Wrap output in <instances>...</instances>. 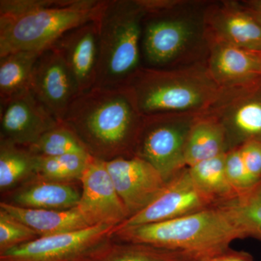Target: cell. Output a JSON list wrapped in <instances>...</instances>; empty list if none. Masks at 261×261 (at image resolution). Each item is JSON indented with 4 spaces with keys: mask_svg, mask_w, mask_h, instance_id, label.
Instances as JSON below:
<instances>
[{
    "mask_svg": "<svg viewBox=\"0 0 261 261\" xmlns=\"http://www.w3.org/2000/svg\"><path fill=\"white\" fill-rule=\"evenodd\" d=\"M145 116L126 86L94 87L80 92L64 118L89 154L102 160L109 156H135ZM110 161V160H109Z\"/></svg>",
    "mask_w": 261,
    "mask_h": 261,
    "instance_id": "obj_1",
    "label": "cell"
},
{
    "mask_svg": "<svg viewBox=\"0 0 261 261\" xmlns=\"http://www.w3.org/2000/svg\"><path fill=\"white\" fill-rule=\"evenodd\" d=\"M105 0H0V57L41 53L97 18Z\"/></svg>",
    "mask_w": 261,
    "mask_h": 261,
    "instance_id": "obj_2",
    "label": "cell"
},
{
    "mask_svg": "<svg viewBox=\"0 0 261 261\" xmlns=\"http://www.w3.org/2000/svg\"><path fill=\"white\" fill-rule=\"evenodd\" d=\"M128 243L183 252L207 258L222 253L238 239L245 238L229 203L153 224L117 228Z\"/></svg>",
    "mask_w": 261,
    "mask_h": 261,
    "instance_id": "obj_3",
    "label": "cell"
},
{
    "mask_svg": "<svg viewBox=\"0 0 261 261\" xmlns=\"http://www.w3.org/2000/svg\"><path fill=\"white\" fill-rule=\"evenodd\" d=\"M141 114L208 113L225 89L213 80L202 63L173 68L142 66L125 84Z\"/></svg>",
    "mask_w": 261,
    "mask_h": 261,
    "instance_id": "obj_4",
    "label": "cell"
},
{
    "mask_svg": "<svg viewBox=\"0 0 261 261\" xmlns=\"http://www.w3.org/2000/svg\"><path fill=\"white\" fill-rule=\"evenodd\" d=\"M145 15L138 0H105L97 18L99 62L94 87L125 85L142 66Z\"/></svg>",
    "mask_w": 261,
    "mask_h": 261,
    "instance_id": "obj_5",
    "label": "cell"
},
{
    "mask_svg": "<svg viewBox=\"0 0 261 261\" xmlns=\"http://www.w3.org/2000/svg\"><path fill=\"white\" fill-rule=\"evenodd\" d=\"M200 115L161 114L145 116L135 155L149 163L170 181L187 168L185 150L194 122Z\"/></svg>",
    "mask_w": 261,
    "mask_h": 261,
    "instance_id": "obj_6",
    "label": "cell"
},
{
    "mask_svg": "<svg viewBox=\"0 0 261 261\" xmlns=\"http://www.w3.org/2000/svg\"><path fill=\"white\" fill-rule=\"evenodd\" d=\"M178 7L146 13L141 41L142 61L147 63L145 67L166 68L176 63L198 38H206L203 17L198 21L190 15H177Z\"/></svg>",
    "mask_w": 261,
    "mask_h": 261,
    "instance_id": "obj_7",
    "label": "cell"
},
{
    "mask_svg": "<svg viewBox=\"0 0 261 261\" xmlns=\"http://www.w3.org/2000/svg\"><path fill=\"white\" fill-rule=\"evenodd\" d=\"M118 226L99 224L79 231L39 237L0 253V261H86Z\"/></svg>",
    "mask_w": 261,
    "mask_h": 261,
    "instance_id": "obj_8",
    "label": "cell"
},
{
    "mask_svg": "<svg viewBox=\"0 0 261 261\" xmlns=\"http://www.w3.org/2000/svg\"><path fill=\"white\" fill-rule=\"evenodd\" d=\"M221 205L195 185L188 167L166 184L164 190L147 207L123 221L118 228L132 227L177 219Z\"/></svg>",
    "mask_w": 261,
    "mask_h": 261,
    "instance_id": "obj_9",
    "label": "cell"
},
{
    "mask_svg": "<svg viewBox=\"0 0 261 261\" xmlns=\"http://www.w3.org/2000/svg\"><path fill=\"white\" fill-rule=\"evenodd\" d=\"M207 113L224 126L228 150L249 141L261 140V82L225 89L219 102Z\"/></svg>",
    "mask_w": 261,
    "mask_h": 261,
    "instance_id": "obj_10",
    "label": "cell"
},
{
    "mask_svg": "<svg viewBox=\"0 0 261 261\" xmlns=\"http://www.w3.org/2000/svg\"><path fill=\"white\" fill-rule=\"evenodd\" d=\"M81 181L82 192L76 207L90 226H118L129 217L108 172L106 161L92 156Z\"/></svg>",
    "mask_w": 261,
    "mask_h": 261,
    "instance_id": "obj_11",
    "label": "cell"
},
{
    "mask_svg": "<svg viewBox=\"0 0 261 261\" xmlns=\"http://www.w3.org/2000/svg\"><path fill=\"white\" fill-rule=\"evenodd\" d=\"M106 165L129 217L153 202L167 184L155 168L138 156L116 158Z\"/></svg>",
    "mask_w": 261,
    "mask_h": 261,
    "instance_id": "obj_12",
    "label": "cell"
},
{
    "mask_svg": "<svg viewBox=\"0 0 261 261\" xmlns=\"http://www.w3.org/2000/svg\"><path fill=\"white\" fill-rule=\"evenodd\" d=\"M31 91L57 121L63 122L78 88L69 69L56 48L50 47L38 58L33 71Z\"/></svg>",
    "mask_w": 261,
    "mask_h": 261,
    "instance_id": "obj_13",
    "label": "cell"
},
{
    "mask_svg": "<svg viewBox=\"0 0 261 261\" xmlns=\"http://www.w3.org/2000/svg\"><path fill=\"white\" fill-rule=\"evenodd\" d=\"M202 17L206 40L261 51V24L242 3H216L206 8Z\"/></svg>",
    "mask_w": 261,
    "mask_h": 261,
    "instance_id": "obj_14",
    "label": "cell"
},
{
    "mask_svg": "<svg viewBox=\"0 0 261 261\" xmlns=\"http://www.w3.org/2000/svg\"><path fill=\"white\" fill-rule=\"evenodd\" d=\"M32 91L0 103L1 140L29 147L59 123Z\"/></svg>",
    "mask_w": 261,
    "mask_h": 261,
    "instance_id": "obj_15",
    "label": "cell"
},
{
    "mask_svg": "<svg viewBox=\"0 0 261 261\" xmlns=\"http://www.w3.org/2000/svg\"><path fill=\"white\" fill-rule=\"evenodd\" d=\"M51 47L63 58L80 93L94 87L99 62L97 18L70 29Z\"/></svg>",
    "mask_w": 261,
    "mask_h": 261,
    "instance_id": "obj_16",
    "label": "cell"
},
{
    "mask_svg": "<svg viewBox=\"0 0 261 261\" xmlns=\"http://www.w3.org/2000/svg\"><path fill=\"white\" fill-rule=\"evenodd\" d=\"M207 68L213 80L224 89L243 88L261 82L259 53L227 43L207 40Z\"/></svg>",
    "mask_w": 261,
    "mask_h": 261,
    "instance_id": "obj_17",
    "label": "cell"
},
{
    "mask_svg": "<svg viewBox=\"0 0 261 261\" xmlns=\"http://www.w3.org/2000/svg\"><path fill=\"white\" fill-rule=\"evenodd\" d=\"M0 209L32 228L39 237L71 232L92 226L76 207L66 211L46 210L3 202L0 203Z\"/></svg>",
    "mask_w": 261,
    "mask_h": 261,
    "instance_id": "obj_18",
    "label": "cell"
},
{
    "mask_svg": "<svg viewBox=\"0 0 261 261\" xmlns=\"http://www.w3.org/2000/svg\"><path fill=\"white\" fill-rule=\"evenodd\" d=\"M228 151L226 132L221 122L209 113L197 117L187 140L185 150L187 167Z\"/></svg>",
    "mask_w": 261,
    "mask_h": 261,
    "instance_id": "obj_19",
    "label": "cell"
},
{
    "mask_svg": "<svg viewBox=\"0 0 261 261\" xmlns=\"http://www.w3.org/2000/svg\"><path fill=\"white\" fill-rule=\"evenodd\" d=\"M80 197L81 194L70 185L45 179L19 192L15 200L19 206L29 208L66 211L76 207Z\"/></svg>",
    "mask_w": 261,
    "mask_h": 261,
    "instance_id": "obj_20",
    "label": "cell"
},
{
    "mask_svg": "<svg viewBox=\"0 0 261 261\" xmlns=\"http://www.w3.org/2000/svg\"><path fill=\"white\" fill-rule=\"evenodd\" d=\"M42 53L20 51L0 57V103L30 90L34 66Z\"/></svg>",
    "mask_w": 261,
    "mask_h": 261,
    "instance_id": "obj_21",
    "label": "cell"
},
{
    "mask_svg": "<svg viewBox=\"0 0 261 261\" xmlns=\"http://www.w3.org/2000/svg\"><path fill=\"white\" fill-rule=\"evenodd\" d=\"M226 153L188 167L190 176L197 187L221 205L230 203L239 197L226 176Z\"/></svg>",
    "mask_w": 261,
    "mask_h": 261,
    "instance_id": "obj_22",
    "label": "cell"
},
{
    "mask_svg": "<svg viewBox=\"0 0 261 261\" xmlns=\"http://www.w3.org/2000/svg\"><path fill=\"white\" fill-rule=\"evenodd\" d=\"M34 155L56 156L68 154H90L75 132L64 122H60L27 147Z\"/></svg>",
    "mask_w": 261,
    "mask_h": 261,
    "instance_id": "obj_23",
    "label": "cell"
},
{
    "mask_svg": "<svg viewBox=\"0 0 261 261\" xmlns=\"http://www.w3.org/2000/svg\"><path fill=\"white\" fill-rule=\"evenodd\" d=\"M34 155L29 149H22L8 141L1 140L0 147V187L13 186L31 173L34 172Z\"/></svg>",
    "mask_w": 261,
    "mask_h": 261,
    "instance_id": "obj_24",
    "label": "cell"
},
{
    "mask_svg": "<svg viewBox=\"0 0 261 261\" xmlns=\"http://www.w3.org/2000/svg\"><path fill=\"white\" fill-rule=\"evenodd\" d=\"M110 253H99L86 261H200L204 258L183 252L162 250L147 245L128 243Z\"/></svg>",
    "mask_w": 261,
    "mask_h": 261,
    "instance_id": "obj_25",
    "label": "cell"
},
{
    "mask_svg": "<svg viewBox=\"0 0 261 261\" xmlns=\"http://www.w3.org/2000/svg\"><path fill=\"white\" fill-rule=\"evenodd\" d=\"M245 238L261 242V182L253 190L230 202Z\"/></svg>",
    "mask_w": 261,
    "mask_h": 261,
    "instance_id": "obj_26",
    "label": "cell"
},
{
    "mask_svg": "<svg viewBox=\"0 0 261 261\" xmlns=\"http://www.w3.org/2000/svg\"><path fill=\"white\" fill-rule=\"evenodd\" d=\"M39 238L32 228L0 209V253Z\"/></svg>",
    "mask_w": 261,
    "mask_h": 261,
    "instance_id": "obj_27",
    "label": "cell"
},
{
    "mask_svg": "<svg viewBox=\"0 0 261 261\" xmlns=\"http://www.w3.org/2000/svg\"><path fill=\"white\" fill-rule=\"evenodd\" d=\"M225 171L228 181L239 197L247 195L257 186L244 164L239 147L230 149L226 152Z\"/></svg>",
    "mask_w": 261,
    "mask_h": 261,
    "instance_id": "obj_28",
    "label": "cell"
},
{
    "mask_svg": "<svg viewBox=\"0 0 261 261\" xmlns=\"http://www.w3.org/2000/svg\"><path fill=\"white\" fill-rule=\"evenodd\" d=\"M215 261H254L253 257L247 252L228 250L214 257Z\"/></svg>",
    "mask_w": 261,
    "mask_h": 261,
    "instance_id": "obj_29",
    "label": "cell"
},
{
    "mask_svg": "<svg viewBox=\"0 0 261 261\" xmlns=\"http://www.w3.org/2000/svg\"><path fill=\"white\" fill-rule=\"evenodd\" d=\"M242 5L261 24V0H250L242 2Z\"/></svg>",
    "mask_w": 261,
    "mask_h": 261,
    "instance_id": "obj_30",
    "label": "cell"
},
{
    "mask_svg": "<svg viewBox=\"0 0 261 261\" xmlns=\"http://www.w3.org/2000/svg\"><path fill=\"white\" fill-rule=\"evenodd\" d=\"M200 261H215L214 257H207V258H204L202 259V260H201Z\"/></svg>",
    "mask_w": 261,
    "mask_h": 261,
    "instance_id": "obj_31",
    "label": "cell"
},
{
    "mask_svg": "<svg viewBox=\"0 0 261 261\" xmlns=\"http://www.w3.org/2000/svg\"><path fill=\"white\" fill-rule=\"evenodd\" d=\"M259 53V57H260V65H261V51Z\"/></svg>",
    "mask_w": 261,
    "mask_h": 261,
    "instance_id": "obj_32",
    "label": "cell"
}]
</instances>
